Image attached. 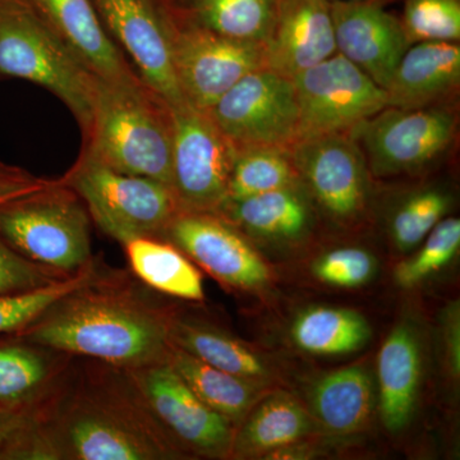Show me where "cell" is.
<instances>
[{
  "instance_id": "6da1fadb",
  "label": "cell",
  "mask_w": 460,
  "mask_h": 460,
  "mask_svg": "<svg viewBox=\"0 0 460 460\" xmlns=\"http://www.w3.org/2000/svg\"><path fill=\"white\" fill-rule=\"evenodd\" d=\"M86 289L51 305L27 326L26 338L131 370L165 361L171 320L137 302Z\"/></svg>"
},
{
  "instance_id": "7a4b0ae2",
  "label": "cell",
  "mask_w": 460,
  "mask_h": 460,
  "mask_svg": "<svg viewBox=\"0 0 460 460\" xmlns=\"http://www.w3.org/2000/svg\"><path fill=\"white\" fill-rule=\"evenodd\" d=\"M172 108L140 77H96L84 153L123 174L162 181L172 190Z\"/></svg>"
},
{
  "instance_id": "3957f363",
  "label": "cell",
  "mask_w": 460,
  "mask_h": 460,
  "mask_svg": "<svg viewBox=\"0 0 460 460\" xmlns=\"http://www.w3.org/2000/svg\"><path fill=\"white\" fill-rule=\"evenodd\" d=\"M0 77L44 87L89 131L96 75L42 20L29 0H0Z\"/></svg>"
},
{
  "instance_id": "277c9868",
  "label": "cell",
  "mask_w": 460,
  "mask_h": 460,
  "mask_svg": "<svg viewBox=\"0 0 460 460\" xmlns=\"http://www.w3.org/2000/svg\"><path fill=\"white\" fill-rule=\"evenodd\" d=\"M0 238L30 261L60 271L91 256L89 211L62 181L0 205Z\"/></svg>"
},
{
  "instance_id": "5b68a950",
  "label": "cell",
  "mask_w": 460,
  "mask_h": 460,
  "mask_svg": "<svg viewBox=\"0 0 460 460\" xmlns=\"http://www.w3.org/2000/svg\"><path fill=\"white\" fill-rule=\"evenodd\" d=\"M62 183L84 199L102 232L123 244L162 235L180 213L171 187L151 178L115 172L84 151Z\"/></svg>"
},
{
  "instance_id": "8992f818",
  "label": "cell",
  "mask_w": 460,
  "mask_h": 460,
  "mask_svg": "<svg viewBox=\"0 0 460 460\" xmlns=\"http://www.w3.org/2000/svg\"><path fill=\"white\" fill-rule=\"evenodd\" d=\"M454 108L387 107L349 132L361 147L368 171L377 178L414 174L434 164L456 140Z\"/></svg>"
},
{
  "instance_id": "52a82bcc",
  "label": "cell",
  "mask_w": 460,
  "mask_h": 460,
  "mask_svg": "<svg viewBox=\"0 0 460 460\" xmlns=\"http://www.w3.org/2000/svg\"><path fill=\"white\" fill-rule=\"evenodd\" d=\"M166 11L175 77L190 107L208 111L241 78L266 66L263 44L226 38Z\"/></svg>"
},
{
  "instance_id": "ba28073f",
  "label": "cell",
  "mask_w": 460,
  "mask_h": 460,
  "mask_svg": "<svg viewBox=\"0 0 460 460\" xmlns=\"http://www.w3.org/2000/svg\"><path fill=\"white\" fill-rule=\"evenodd\" d=\"M205 113L235 153L255 147L290 151L298 140L295 84L268 66L244 75Z\"/></svg>"
},
{
  "instance_id": "9c48e42d",
  "label": "cell",
  "mask_w": 460,
  "mask_h": 460,
  "mask_svg": "<svg viewBox=\"0 0 460 460\" xmlns=\"http://www.w3.org/2000/svg\"><path fill=\"white\" fill-rule=\"evenodd\" d=\"M298 104V140L349 133L387 108L386 90L334 54L292 78Z\"/></svg>"
},
{
  "instance_id": "30bf717a",
  "label": "cell",
  "mask_w": 460,
  "mask_h": 460,
  "mask_svg": "<svg viewBox=\"0 0 460 460\" xmlns=\"http://www.w3.org/2000/svg\"><path fill=\"white\" fill-rule=\"evenodd\" d=\"M293 164L314 206L341 228H356L367 217L371 172L349 133L321 136L290 148Z\"/></svg>"
},
{
  "instance_id": "8fae6325",
  "label": "cell",
  "mask_w": 460,
  "mask_h": 460,
  "mask_svg": "<svg viewBox=\"0 0 460 460\" xmlns=\"http://www.w3.org/2000/svg\"><path fill=\"white\" fill-rule=\"evenodd\" d=\"M172 190L178 208L217 214L228 199L235 150L205 111L183 104L172 108Z\"/></svg>"
},
{
  "instance_id": "7c38bea8",
  "label": "cell",
  "mask_w": 460,
  "mask_h": 460,
  "mask_svg": "<svg viewBox=\"0 0 460 460\" xmlns=\"http://www.w3.org/2000/svg\"><path fill=\"white\" fill-rule=\"evenodd\" d=\"M162 237L224 286L262 293L274 284L270 265L250 238L219 215L180 211Z\"/></svg>"
},
{
  "instance_id": "4fadbf2b",
  "label": "cell",
  "mask_w": 460,
  "mask_h": 460,
  "mask_svg": "<svg viewBox=\"0 0 460 460\" xmlns=\"http://www.w3.org/2000/svg\"><path fill=\"white\" fill-rule=\"evenodd\" d=\"M102 25L142 81L175 108L187 104L172 66L168 11L155 0H93Z\"/></svg>"
},
{
  "instance_id": "5bb4252c",
  "label": "cell",
  "mask_w": 460,
  "mask_h": 460,
  "mask_svg": "<svg viewBox=\"0 0 460 460\" xmlns=\"http://www.w3.org/2000/svg\"><path fill=\"white\" fill-rule=\"evenodd\" d=\"M136 384L157 419L193 452L232 456L234 426L206 405L166 359L137 368Z\"/></svg>"
},
{
  "instance_id": "9a60e30c",
  "label": "cell",
  "mask_w": 460,
  "mask_h": 460,
  "mask_svg": "<svg viewBox=\"0 0 460 460\" xmlns=\"http://www.w3.org/2000/svg\"><path fill=\"white\" fill-rule=\"evenodd\" d=\"M47 436L58 459L153 460L171 454L135 420L93 402H77Z\"/></svg>"
},
{
  "instance_id": "2e32d148",
  "label": "cell",
  "mask_w": 460,
  "mask_h": 460,
  "mask_svg": "<svg viewBox=\"0 0 460 460\" xmlns=\"http://www.w3.org/2000/svg\"><path fill=\"white\" fill-rule=\"evenodd\" d=\"M338 53L386 90L411 47L401 20L378 0L330 2Z\"/></svg>"
},
{
  "instance_id": "e0dca14e",
  "label": "cell",
  "mask_w": 460,
  "mask_h": 460,
  "mask_svg": "<svg viewBox=\"0 0 460 460\" xmlns=\"http://www.w3.org/2000/svg\"><path fill=\"white\" fill-rule=\"evenodd\" d=\"M265 65L292 80L338 53L329 0H278Z\"/></svg>"
},
{
  "instance_id": "ac0fdd59",
  "label": "cell",
  "mask_w": 460,
  "mask_h": 460,
  "mask_svg": "<svg viewBox=\"0 0 460 460\" xmlns=\"http://www.w3.org/2000/svg\"><path fill=\"white\" fill-rule=\"evenodd\" d=\"M29 2L91 74L108 81L140 77L111 40L93 0Z\"/></svg>"
},
{
  "instance_id": "d6986e66",
  "label": "cell",
  "mask_w": 460,
  "mask_h": 460,
  "mask_svg": "<svg viewBox=\"0 0 460 460\" xmlns=\"http://www.w3.org/2000/svg\"><path fill=\"white\" fill-rule=\"evenodd\" d=\"M459 84L458 42H417L405 51L387 84V107L447 105L449 99L458 93Z\"/></svg>"
},
{
  "instance_id": "ffe728a7",
  "label": "cell",
  "mask_w": 460,
  "mask_h": 460,
  "mask_svg": "<svg viewBox=\"0 0 460 460\" xmlns=\"http://www.w3.org/2000/svg\"><path fill=\"white\" fill-rule=\"evenodd\" d=\"M422 350L419 330L402 321L387 335L377 356L378 410L387 431L410 425L419 402Z\"/></svg>"
},
{
  "instance_id": "44dd1931",
  "label": "cell",
  "mask_w": 460,
  "mask_h": 460,
  "mask_svg": "<svg viewBox=\"0 0 460 460\" xmlns=\"http://www.w3.org/2000/svg\"><path fill=\"white\" fill-rule=\"evenodd\" d=\"M217 215L244 235L269 243L292 244L314 226V204L302 184L239 199H226Z\"/></svg>"
},
{
  "instance_id": "7402d4cb",
  "label": "cell",
  "mask_w": 460,
  "mask_h": 460,
  "mask_svg": "<svg viewBox=\"0 0 460 460\" xmlns=\"http://www.w3.org/2000/svg\"><path fill=\"white\" fill-rule=\"evenodd\" d=\"M319 429L302 402L280 387H272L235 429L232 456L265 459L275 450L311 438Z\"/></svg>"
},
{
  "instance_id": "603a6c76",
  "label": "cell",
  "mask_w": 460,
  "mask_h": 460,
  "mask_svg": "<svg viewBox=\"0 0 460 460\" xmlns=\"http://www.w3.org/2000/svg\"><path fill=\"white\" fill-rule=\"evenodd\" d=\"M310 413L326 434L347 438L367 428L375 407L374 381L366 366L329 372L308 393Z\"/></svg>"
},
{
  "instance_id": "cb8c5ba5",
  "label": "cell",
  "mask_w": 460,
  "mask_h": 460,
  "mask_svg": "<svg viewBox=\"0 0 460 460\" xmlns=\"http://www.w3.org/2000/svg\"><path fill=\"white\" fill-rule=\"evenodd\" d=\"M169 341L199 361L263 386L277 387L279 372L268 357L223 330L195 320H171Z\"/></svg>"
},
{
  "instance_id": "d4e9b609",
  "label": "cell",
  "mask_w": 460,
  "mask_h": 460,
  "mask_svg": "<svg viewBox=\"0 0 460 460\" xmlns=\"http://www.w3.org/2000/svg\"><path fill=\"white\" fill-rule=\"evenodd\" d=\"M166 361L206 405L228 420L235 429L253 405L272 389L219 370L172 344L169 345Z\"/></svg>"
},
{
  "instance_id": "484cf974",
  "label": "cell",
  "mask_w": 460,
  "mask_h": 460,
  "mask_svg": "<svg viewBox=\"0 0 460 460\" xmlns=\"http://www.w3.org/2000/svg\"><path fill=\"white\" fill-rule=\"evenodd\" d=\"M293 344L302 352L319 357L358 352L370 341L367 319L352 308L316 307L301 311L289 330Z\"/></svg>"
},
{
  "instance_id": "4316f807",
  "label": "cell",
  "mask_w": 460,
  "mask_h": 460,
  "mask_svg": "<svg viewBox=\"0 0 460 460\" xmlns=\"http://www.w3.org/2000/svg\"><path fill=\"white\" fill-rule=\"evenodd\" d=\"M124 246L133 271L147 286L186 301H204L201 274L174 244L136 238Z\"/></svg>"
},
{
  "instance_id": "83f0119b",
  "label": "cell",
  "mask_w": 460,
  "mask_h": 460,
  "mask_svg": "<svg viewBox=\"0 0 460 460\" xmlns=\"http://www.w3.org/2000/svg\"><path fill=\"white\" fill-rule=\"evenodd\" d=\"M277 7L278 0H189L174 11L226 38L265 44Z\"/></svg>"
},
{
  "instance_id": "f1b7e54d",
  "label": "cell",
  "mask_w": 460,
  "mask_h": 460,
  "mask_svg": "<svg viewBox=\"0 0 460 460\" xmlns=\"http://www.w3.org/2000/svg\"><path fill=\"white\" fill-rule=\"evenodd\" d=\"M298 184L302 183L290 151L274 147L246 148L235 153L226 199L251 198Z\"/></svg>"
},
{
  "instance_id": "f546056e",
  "label": "cell",
  "mask_w": 460,
  "mask_h": 460,
  "mask_svg": "<svg viewBox=\"0 0 460 460\" xmlns=\"http://www.w3.org/2000/svg\"><path fill=\"white\" fill-rule=\"evenodd\" d=\"M452 199L440 189L411 192L396 205L389 219L393 243L401 252L420 246L429 232L447 217Z\"/></svg>"
},
{
  "instance_id": "4dcf8cb0",
  "label": "cell",
  "mask_w": 460,
  "mask_h": 460,
  "mask_svg": "<svg viewBox=\"0 0 460 460\" xmlns=\"http://www.w3.org/2000/svg\"><path fill=\"white\" fill-rule=\"evenodd\" d=\"M91 284L93 272L86 270L69 279L51 281L27 292L0 296V334L27 328L58 301Z\"/></svg>"
},
{
  "instance_id": "1f68e13d",
  "label": "cell",
  "mask_w": 460,
  "mask_h": 460,
  "mask_svg": "<svg viewBox=\"0 0 460 460\" xmlns=\"http://www.w3.org/2000/svg\"><path fill=\"white\" fill-rule=\"evenodd\" d=\"M420 244L416 255L396 265L394 280L399 287L419 286L452 261L459 252L460 220L444 217Z\"/></svg>"
},
{
  "instance_id": "d6a6232c",
  "label": "cell",
  "mask_w": 460,
  "mask_h": 460,
  "mask_svg": "<svg viewBox=\"0 0 460 460\" xmlns=\"http://www.w3.org/2000/svg\"><path fill=\"white\" fill-rule=\"evenodd\" d=\"M401 23L410 45L460 39V0H404Z\"/></svg>"
},
{
  "instance_id": "836d02e7",
  "label": "cell",
  "mask_w": 460,
  "mask_h": 460,
  "mask_svg": "<svg viewBox=\"0 0 460 460\" xmlns=\"http://www.w3.org/2000/svg\"><path fill=\"white\" fill-rule=\"evenodd\" d=\"M48 377L44 358L22 345L0 347V407L13 408L31 398Z\"/></svg>"
},
{
  "instance_id": "e575fe53",
  "label": "cell",
  "mask_w": 460,
  "mask_h": 460,
  "mask_svg": "<svg viewBox=\"0 0 460 460\" xmlns=\"http://www.w3.org/2000/svg\"><path fill=\"white\" fill-rule=\"evenodd\" d=\"M377 261L370 251L359 247H341L321 255L313 265L320 283L335 288H359L375 277Z\"/></svg>"
},
{
  "instance_id": "d590c367",
  "label": "cell",
  "mask_w": 460,
  "mask_h": 460,
  "mask_svg": "<svg viewBox=\"0 0 460 460\" xmlns=\"http://www.w3.org/2000/svg\"><path fill=\"white\" fill-rule=\"evenodd\" d=\"M56 280L41 265L20 255L0 238V296L27 292Z\"/></svg>"
},
{
  "instance_id": "8d00e7d4",
  "label": "cell",
  "mask_w": 460,
  "mask_h": 460,
  "mask_svg": "<svg viewBox=\"0 0 460 460\" xmlns=\"http://www.w3.org/2000/svg\"><path fill=\"white\" fill-rule=\"evenodd\" d=\"M445 363L453 381L460 376V311L459 304H452L444 317Z\"/></svg>"
},
{
  "instance_id": "74e56055",
  "label": "cell",
  "mask_w": 460,
  "mask_h": 460,
  "mask_svg": "<svg viewBox=\"0 0 460 460\" xmlns=\"http://www.w3.org/2000/svg\"><path fill=\"white\" fill-rule=\"evenodd\" d=\"M33 425L35 422L27 411L16 407L0 408V459H5L9 449Z\"/></svg>"
},
{
  "instance_id": "f35d334b",
  "label": "cell",
  "mask_w": 460,
  "mask_h": 460,
  "mask_svg": "<svg viewBox=\"0 0 460 460\" xmlns=\"http://www.w3.org/2000/svg\"><path fill=\"white\" fill-rule=\"evenodd\" d=\"M53 183L54 181L38 180L26 172L12 180L0 181V205L47 189Z\"/></svg>"
},
{
  "instance_id": "ab89813d",
  "label": "cell",
  "mask_w": 460,
  "mask_h": 460,
  "mask_svg": "<svg viewBox=\"0 0 460 460\" xmlns=\"http://www.w3.org/2000/svg\"><path fill=\"white\" fill-rule=\"evenodd\" d=\"M22 171L13 168V166L0 164V181L12 180V178H16L18 175L22 174Z\"/></svg>"
},
{
  "instance_id": "60d3db41",
  "label": "cell",
  "mask_w": 460,
  "mask_h": 460,
  "mask_svg": "<svg viewBox=\"0 0 460 460\" xmlns=\"http://www.w3.org/2000/svg\"><path fill=\"white\" fill-rule=\"evenodd\" d=\"M329 2H357V0H329ZM378 2L385 3V0H378Z\"/></svg>"
}]
</instances>
